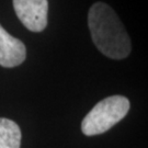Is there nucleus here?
I'll return each mask as SVG.
<instances>
[{
    "mask_svg": "<svg viewBox=\"0 0 148 148\" xmlns=\"http://www.w3.org/2000/svg\"><path fill=\"white\" fill-rule=\"evenodd\" d=\"M21 130L16 122L0 117V148H20Z\"/></svg>",
    "mask_w": 148,
    "mask_h": 148,
    "instance_id": "obj_5",
    "label": "nucleus"
},
{
    "mask_svg": "<svg viewBox=\"0 0 148 148\" xmlns=\"http://www.w3.org/2000/svg\"><path fill=\"white\" fill-rule=\"evenodd\" d=\"M27 57L25 45L10 35L0 24V66L12 68L21 65Z\"/></svg>",
    "mask_w": 148,
    "mask_h": 148,
    "instance_id": "obj_4",
    "label": "nucleus"
},
{
    "mask_svg": "<svg viewBox=\"0 0 148 148\" xmlns=\"http://www.w3.org/2000/svg\"><path fill=\"white\" fill-rule=\"evenodd\" d=\"M13 8L21 23L32 32H42L47 25V0H13Z\"/></svg>",
    "mask_w": 148,
    "mask_h": 148,
    "instance_id": "obj_3",
    "label": "nucleus"
},
{
    "mask_svg": "<svg viewBox=\"0 0 148 148\" xmlns=\"http://www.w3.org/2000/svg\"><path fill=\"white\" fill-rule=\"evenodd\" d=\"M88 25L92 41L103 55L112 59H123L130 55L132 49L130 36L110 5L103 2L91 5Z\"/></svg>",
    "mask_w": 148,
    "mask_h": 148,
    "instance_id": "obj_1",
    "label": "nucleus"
},
{
    "mask_svg": "<svg viewBox=\"0 0 148 148\" xmlns=\"http://www.w3.org/2000/svg\"><path fill=\"white\" fill-rule=\"evenodd\" d=\"M130 101L123 95H111L99 101L81 122V131L87 136L103 134L126 116Z\"/></svg>",
    "mask_w": 148,
    "mask_h": 148,
    "instance_id": "obj_2",
    "label": "nucleus"
}]
</instances>
